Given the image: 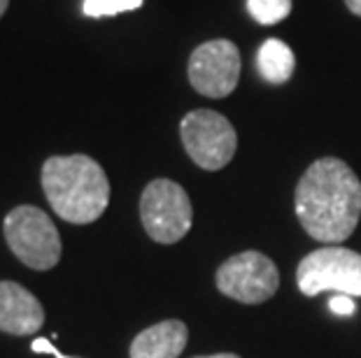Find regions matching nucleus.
<instances>
[{
    "instance_id": "nucleus-1",
    "label": "nucleus",
    "mask_w": 361,
    "mask_h": 358,
    "mask_svg": "<svg viewBox=\"0 0 361 358\" xmlns=\"http://www.w3.org/2000/svg\"><path fill=\"white\" fill-rule=\"evenodd\" d=\"M294 207L312 240L341 245L361 219V181L341 158H319L298 179Z\"/></svg>"
},
{
    "instance_id": "nucleus-2",
    "label": "nucleus",
    "mask_w": 361,
    "mask_h": 358,
    "mask_svg": "<svg viewBox=\"0 0 361 358\" xmlns=\"http://www.w3.org/2000/svg\"><path fill=\"white\" fill-rule=\"evenodd\" d=\"M40 179L51 210L68 224H94L110 205V179L87 154L47 158Z\"/></svg>"
},
{
    "instance_id": "nucleus-3",
    "label": "nucleus",
    "mask_w": 361,
    "mask_h": 358,
    "mask_svg": "<svg viewBox=\"0 0 361 358\" xmlns=\"http://www.w3.org/2000/svg\"><path fill=\"white\" fill-rule=\"evenodd\" d=\"M3 233L12 254L30 270H51L61 261V235L47 212L35 205L14 207L3 221Z\"/></svg>"
},
{
    "instance_id": "nucleus-4",
    "label": "nucleus",
    "mask_w": 361,
    "mask_h": 358,
    "mask_svg": "<svg viewBox=\"0 0 361 358\" xmlns=\"http://www.w3.org/2000/svg\"><path fill=\"white\" fill-rule=\"evenodd\" d=\"M296 284L308 298L322 291L361 298V254L345 247L314 249L298 263Z\"/></svg>"
},
{
    "instance_id": "nucleus-5",
    "label": "nucleus",
    "mask_w": 361,
    "mask_h": 358,
    "mask_svg": "<svg viewBox=\"0 0 361 358\" xmlns=\"http://www.w3.org/2000/svg\"><path fill=\"white\" fill-rule=\"evenodd\" d=\"M140 219L147 235L159 245H175L194 221L189 193L173 179H154L140 196Z\"/></svg>"
},
{
    "instance_id": "nucleus-6",
    "label": "nucleus",
    "mask_w": 361,
    "mask_h": 358,
    "mask_svg": "<svg viewBox=\"0 0 361 358\" xmlns=\"http://www.w3.org/2000/svg\"><path fill=\"white\" fill-rule=\"evenodd\" d=\"M180 138L191 161L210 172L226 167L238 149V135L231 121L212 110H194L184 114Z\"/></svg>"
},
{
    "instance_id": "nucleus-7",
    "label": "nucleus",
    "mask_w": 361,
    "mask_h": 358,
    "mask_svg": "<svg viewBox=\"0 0 361 358\" xmlns=\"http://www.w3.org/2000/svg\"><path fill=\"white\" fill-rule=\"evenodd\" d=\"M217 288L226 298L243 305H261L280 288V270L261 251H240L217 270Z\"/></svg>"
},
{
    "instance_id": "nucleus-8",
    "label": "nucleus",
    "mask_w": 361,
    "mask_h": 358,
    "mask_svg": "<svg viewBox=\"0 0 361 358\" xmlns=\"http://www.w3.org/2000/svg\"><path fill=\"white\" fill-rule=\"evenodd\" d=\"M240 51L231 40L198 44L189 58V82L201 96L226 98L240 82Z\"/></svg>"
},
{
    "instance_id": "nucleus-9",
    "label": "nucleus",
    "mask_w": 361,
    "mask_h": 358,
    "mask_svg": "<svg viewBox=\"0 0 361 358\" xmlns=\"http://www.w3.org/2000/svg\"><path fill=\"white\" fill-rule=\"evenodd\" d=\"M42 324V302L17 281H0V331L14 338H24V335H35Z\"/></svg>"
},
{
    "instance_id": "nucleus-10",
    "label": "nucleus",
    "mask_w": 361,
    "mask_h": 358,
    "mask_svg": "<svg viewBox=\"0 0 361 358\" xmlns=\"http://www.w3.org/2000/svg\"><path fill=\"white\" fill-rule=\"evenodd\" d=\"M189 342V328L178 319L159 321L130 342V358H178Z\"/></svg>"
},
{
    "instance_id": "nucleus-11",
    "label": "nucleus",
    "mask_w": 361,
    "mask_h": 358,
    "mask_svg": "<svg viewBox=\"0 0 361 358\" xmlns=\"http://www.w3.org/2000/svg\"><path fill=\"white\" fill-rule=\"evenodd\" d=\"M257 65H259L261 77L266 82L284 84L291 79V75H294L296 58L287 42L271 37V40H266L261 44V49L257 54Z\"/></svg>"
},
{
    "instance_id": "nucleus-12",
    "label": "nucleus",
    "mask_w": 361,
    "mask_h": 358,
    "mask_svg": "<svg viewBox=\"0 0 361 358\" xmlns=\"http://www.w3.org/2000/svg\"><path fill=\"white\" fill-rule=\"evenodd\" d=\"M247 10L257 24L273 26L289 17L291 0H247Z\"/></svg>"
},
{
    "instance_id": "nucleus-13",
    "label": "nucleus",
    "mask_w": 361,
    "mask_h": 358,
    "mask_svg": "<svg viewBox=\"0 0 361 358\" xmlns=\"http://www.w3.org/2000/svg\"><path fill=\"white\" fill-rule=\"evenodd\" d=\"M142 3L145 0H84L82 12L91 19H103V17H112V14H119V12L137 10Z\"/></svg>"
},
{
    "instance_id": "nucleus-14",
    "label": "nucleus",
    "mask_w": 361,
    "mask_h": 358,
    "mask_svg": "<svg viewBox=\"0 0 361 358\" xmlns=\"http://www.w3.org/2000/svg\"><path fill=\"white\" fill-rule=\"evenodd\" d=\"M329 307H331V312H336V314H343V317H352L357 312L355 300H352L350 295H343V293L334 295V298L329 300Z\"/></svg>"
},
{
    "instance_id": "nucleus-15",
    "label": "nucleus",
    "mask_w": 361,
    "mask_h": 358,
    "mask_svg": "<svg viewBox=\"0 0 361 358\" xmlns=\"http://www.w3.org/2000/svg\"><path fill=\"white\" fill-rule=\"evenodd\" d=\"M345 5H348V10L352 14H357V17H361V0H345Z\"/></svg>"
},
{
    "instance_id": "nucleus-16",
    "label": "nucleus",
    "mask_w": 361,
    "mask_h": 358,
    "mask_svg": "<svg viewBox=\"0 0 361 358\" xmlns=\"http://www.w3.org/2000/svg\"><path fill=\"white\" fill-rule=\"evenodd\" d=\"M194 358H240L238 354H212V356H194Z\"/></svg>"
},
{
    "instance_id": "nucleus-17",
    "label": "nucleus",
    "mask_w": 361,
    "mask_h": 358,
    "mask_svg": "<svg viewBox=\"0 0 361 358\" xmlns=\"http://www.w3.org/2000/svg\"><path fill=\"white\" fill-rule=\"evenodd\" d=\"M7 5H10V0H0V17H3V14H5Z\"/></svg>"
}]
</instances>
